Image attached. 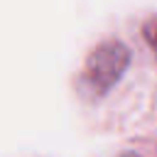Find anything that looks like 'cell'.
<instances>
[{
  "label": "cell",
  "instance_id": "obj_1",
  "mask_svg": "<svg viewBox=\"0 0 157 157\" xmlns=\"http://www.w3.org/2000/svg\"><path fill=\"white\" fill-rule=\"evenodd\" d=\"M130 61H132V52L123 39L118 37L98 39L86 49L71 76L74 98L83 108H96L123 81V76L130 69Z\"/></svg>",
  "mask_w": 157,
  "mask_h": 157
},
{
  "label": "cell",
  "instance_id": "obj_2",
  "mask_svg": "<svg viewBox=\"0 0 157 157\" xmlns=\"http://www.w3.org/2000/svg\"><path fill=\"white\" fill-rule=\"evenodd\" d=\"M142 39L150 44L152 52H157V12L142 22Z\"/></svg>",
  "mask_w": 157,
  "mask_h": 157
},
{
  "label": "cell",
  "instance_id": "obj_3",
  "mask_svg": "<svg viewBox=\"0 0 157 157\" xmlns=\"http://www.w3.org/2000/svg\"><path fill=\"white\" fill-rule=\"evenodd\" d=\"M115 157H145V155H140V152H135V150H123V152H118Z\"/></svg>",
  "mask_w": 157,
  "mask_h": 157
}]
</instances>
